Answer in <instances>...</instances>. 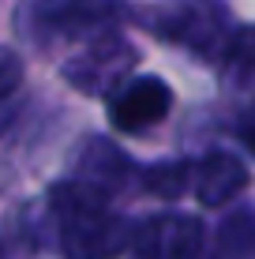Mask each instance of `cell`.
Instances as JSON below:
<instances>
[{
  "instance_id": "1",
  "label": "cell",
  "mask_w": 255,
  "mask_h": 259,
  "mask_svg": "<svg viewBox=\"0 0 255 259\" xmlns=\"http://www.w3.org/2000/svg\"><path fill=\"white\" fill-rule=\"evenodd\" d=\"M57 210V248L64 259H117L131 244V226L109 207V192L86 181H64L49 192Z\"/></svg>"
},
{
  "instance_id": "2",
  "label": "cell",
  "mask_w": 255,
  "mask_h": 259,
  "mask_svg": "<svg viewBox=\"0 0 255 259\" xmlns=\"http://www.w3.org/2000/svg\"><path fill=\"white\" fill-rule=\"evenodd\" d=\"M139 23L150 26L162 41H173L195 57H214V60L233 34L229 8L222 0H169V4L139 15Z\"/></svg>"
},
{
  "instance_id": "3",
  "label": "cell",
  "mask_w": 255,
  "mask_h": 259,
  "mask_svg": "<svg viewBox=\"0 0 255 259\" xmlns=\"http://www.w3.org/2000/svg\"><path fill=\"white\" fill-rule=\"evenodd\" d=\"M135 60L139 53L124 34H101L86 49H79L75 57H68L64 79L90 98H109L124 79H131Z\"/></svg>"
},
{
  "instance_id": "4",
  "label": "cell",
  "mask_w": 255,
  "mask_h": 259,
  "mask_svg": "<svg viewBox=\"0 0 255 259\" xmlns=\"http://www.w3.org/2000/svg\"><path fill=\"white\" fill-rule=\"evenodd\" d=\"M207 233L195 214L165 210L139 222L128 244V259H203Z\"/></svg>"
},
{
  "instance_id": "5",
  "label": "cell",
  "mask_w": 255,
  "mask_h": 259,
  "mask_svg": "<svg viewBox=\"0 0 255 259\" xmlns=\"http://www.w3.org/2000/svg\"><path fill=\"white\" fill-rule=\"evenodd\" d=\"M105 109H109V120L117 124V132L139 136L169 117L173 91L162 75H131L105 98Z\"/></svg>"
},
{
  "instance_id": "6",
  "label": "cell",
  "mask_w": 255,
  "mask_h": 259,
  "mask_svg": "<svg viewBox=\"0 0 255 259\" xmlns=\"http://www.w3.org/2000/svg\"><path fill=\"white\" fill-rule=\"evenodd\" d=\"M124 15V0H38L34 4V26L41 34H64V38L105 34Z\"/></svg>"
},
{
  "instance_id": "7",
  "label": "cell",
  "mask_w": 255,
  "mask_h": 259,
  "mask_svg": "<svg viewBox=\"0 0 255 259\" xmlns=\"http://www.w3.org/2000/svg\"><path fill=\"white\" fill-rule=\"evenodd\" d=\"M248 184V165L229 150H210L195 162V199L203 207H225L229 199L244 192Z\"/></svg>"
},
{
  "instance_id": "8",
  "label": "cell",
  "mask_w": 255,
  "mask_h": 259,
  "mask_svg": "<svg viewBox=\"0 0 255 259\" xmlns=\"http://www.w3.org/2000/svg\"><path fill=\"white\" fill-rule=\"evenodd\" d=\"M128 173H131L128 154L113 139H105V136H90L83 147H79V154H75V177L86 181V184H94V188L113 192V188L124 184Z\"/></svg>"
},
{
  "instance_id": "9",
  "label": "cell",
  "mask_w": 255,
  "mask_h": 259,
  "mask_svg": "<svg viewBox=\"0 0 255 259\" xmlns=\"http://www.w3.org/2000/svg\"><path fill=\"white\" fill-rule=\"evenodd\" d=\"M207 259H255V210H233L222 218Z\"/></svg>"
},
{
  "instance_id": "10",
  "label": "cell",
  "mask_w": 255,
  "mask_h": 259,
  "mask_svg": "<svg viewBox=\"0 0 255 259\" xmlns=\"http://www.w3.org/2000/svg\"><path fill=\"white\" fill-rule=\"evenodd\" d=\"M218 64H222L225 83L244 87L255 79V26H233L229 41L218 53Z\"/></svg>"
},
{
  "instance_id": "11",
  "label": "cell",
  "mask_w": 255,
  "mask_h": 259,
  "mask_svg": "<svg viewBox=\"0 0 255 259\" xmlns=\"http://www.w3.org/2000/svg\"><path fill=\"white\" fill-rule=\"evenodd\" d=\"M143 188L150 195H162V199H180L184 192L195 188V165L191 162H154L143 169Z\"/></svg>"
},
{
  "instance_id": "12",
  "label": "cell",
  "mask_w": 255,
  "mask_h": 259,
  "mask_svg": "<svg viewBox=\"0 0 255 259\" xmlns=\"http://www.w3.org/2000/svg\"><path fill=\"white\" fill-rule=\"evenodd\" d=\"M23 57L15 49H8V46H0V102L4 98H12L15 91L23 87Z\"/></svg>"
},
{
  "instance_id": "13",
  "label": "cell",
  "mask_w": 255,
  "mask_h": 259,
  "mask_svg": "<svg viewBox=\"0 0 255 259\" xmlns=\"http://www.w3.org/2000/svg\"><path fill=\"white\" fill-rule=\"evenodd\" d=\"M236 139H240L244 147L255 154V102L240 113V117H236Z\"/></svg>"
}]
</instances>
